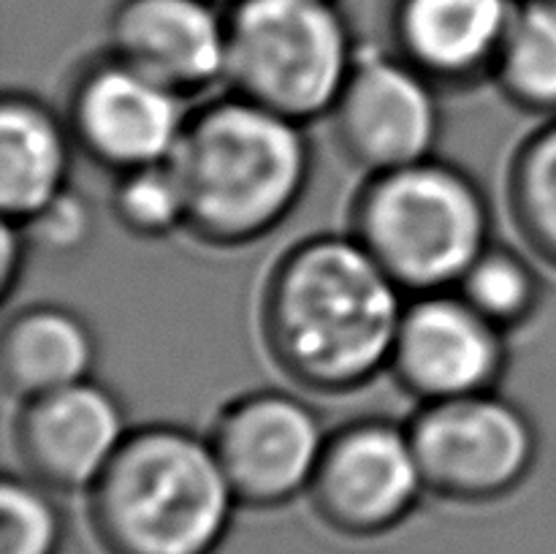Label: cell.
Segmentation results:
<instances>
[{
    "label": "cell",
    "instance_id": "8fae6325",
    "mask_svg": "<svg viewBox=\"0 0 556 554\" xmlns=\"http://www.w3.org/2000/svg\"><path fill=\"white\" fill-rule=\"evenodd\" d=\"M505 335L456 288L416 293L402 313L389 373L421 405L494 391L508 367Z\"/></svg>",
    "mask_w": 556,
    "mask_h": 554
},
{
    "label": "cell",
    "instance_id": "cb8c5ba5",
    "mask_svg": "<svg viewBox=\"0 0 556 554\" xmlns=\"http://www.w3.org/2000/svg\"><path fill=\"white\" fill-rule=\"evenodd\" d=\"M217 3H220V0H217Z\"/></svg>",
    "mask_w": 556,
    "mask_h": 554
},
{
    "label": "cell",
    "instance_id": "9c48e42d",
    "mask_svg": "<svg viewBox=\"0 0 556 554\" xmlns=\"http://www.w3.org/2000/svg\"><path fill=\"white\" fill-rule=\"evenodd\" d=\"M329 119L340 150L367 174L432 158L443 134L438 85L394 49L358 52Z\"/></svg>",
    "mask_w": 556,
    "mask_h": 554
},
{
    "label": "cell",
    "instance_id": "2e32d148",
    "mask_svg": "<svg viewBox=\"0 0 556 554\" xmlns=\"http://www.w3.org/2000/svg\"><path fill=\"white\" fill-rule=\"evenodd\" d=\"M98 335L65 304H27L0 335V378L16 402L96 378Z\"/></svg>",
    "mask_w": 556,
    "mask_h": 554
},
{
    "label": "cell",
    "instance_id": "9a60e30c",
    "mask_svg": "<svg viewBox=\"0 0 556 554\" xmlns=\"http://www.w3.org/2000/svg\"><path fill=\"white\" fill-rule=\"evenodd\" d=\"M76 139L41 98L9 90L0 101V212L27 223L71 188Z\"/></svg>",
    "mask_w": 556,
    "mask_h": 554
},
{
    "label": "cell",
    "instance_id": "4fadbf2b",
    "mask_svg": "<svg viewBox=\"0 0 556 554\" xmlns=\"http://www.w3.org/2000/svg\"><path fill=\"white\" fill-rule=\"evenodd\" d=\"M109 52L185 98L226 81L228 11L217 0H119Z\"/></svg>",
    "mask_w": 556,
    "mask_h": 554
},
{
    "label": "cell",
    "instance_id": "7a4b0ae2",
    "mask_svg": "<svg viewBox=\"0 0 556 554\" xmlns=\"http://www.w3.org/2000/svg\"><path fill=\"white\" fill-rule=\"evenodd\" d=\"M168 161L185 190V231L223 250L269 237L313 177L304 125L233 90L190 112Z\"/></svg>",
    "mask_w": 556,
    "mask_h": 554
},
{
    "label": "cell",
    "instance_id": "ac0fdd59",
    "mask_svg": "<svg viewBox=\"0 0 556 554\" xmlns=\"http://www.w3.org/2000/svg\"><path fill=\"white\" fill-rule=\"evenodd\" d=\"M508 210L527 248L556 269V117L516 150L508 168Z\"/></svg>",
    "mask_w": 556,
    "mask_h": 554
},
{
    "label": "cell",
    "instance_id": "ffe728a7",
    "mask_svg": "<svg viewBox=\"0 0 556 554\" xmlns=\"http://www.w3.org/2000/svg\"><path fill=\"white\" fill-rule=\"evenodd\" d=\"M109 210L125 231L141 239H163L188 228L185 190L172 161L119 172Z\"/></svg>",
    "mask_w": 556,
    "mask_h": 554
},
{
    "label": "cell",
    "instance_id": "ba28073f",
    "mask_svg": "<svg viewBox=\"0 0 556 554\" xmlns=\"http://www.w3.org/2000/svg\"><path fill=\"white\" fill-rule=\"evenodd\" d=\"M329 432L304 396L258 389L217 413L210 443L239 505L277 508L309 492Z\"/></svg>",
    "mask_w": 556,
    "mask_h": 554
},
{
    "label": "cell",
    "instance_id": "7402d4cb",
    "mask_svg": "<svg viewBox=\"0 0 556 554\" xmlns=\"http://www.w3.org/2000/svg\"><path fill=\"white\" fill-rule=\"evenodd\" d=\"M20 226L25 228L30 244H41L54 255H71L90 244L92 234H96V210L71 185L58 199L49 201L38 215Z\"/></svg>",
    "mask_w": 556,
    "mask_h": 554
},
{
    "label": "cell",
    "instance_id": "5bb4252c",
    "mask_svg": "<svg viewBox=\"0 0 556 554\" xmlns=\"http://www.w3.org/2000/svg\"><path fill=\"white\" fill-rule=\"evenodd\" d=\"M519 0H394V52L434 85H472L494 74Z\"/></svg>",
    "mask_w": 556,
    "mask_h": 554
},
{
    "label": "cell",
    "instance_id": "e0dca14e",
    "mask_svg": "<svg viewBox=\"0 0 556 554\" xmlns=\"http://www.w3.org/2000/svg\"><path fill=\"white\" fill-rule=\"evenodd\" d=\"M492 76L510 103L556 117V0H519Z\"/></svg>",
    "mask_w": 556,
    "mask_h": 554
},
{
    "label": "cell",
    "instance_id": "30bf717a",
    "mask_svg": "<svg viewBox=\"0 0 556 554\" xmlns=\"http://www.w3.org/2000/svg\"><path fill=\"white\" fill-rule=\"evenodd\" d=\"M190 98L106 52L71 85L68 112L76 147L109 172L168 161L185 134Z\"/></svg>",
    "mask_w": 556,
    "mask_h": 554
},
{
    "label": "cell",
    "instance_id": "7c38bea8",
    "mask_svg": "<svg viewBox=\"0 0 556 554\" xmlns=\"http://www.w3.org/2000/svg\"><path fill=\"white\" fill-rule=\"evenodd\" d=\"M117 391L96 378L20 402L14 445L25 473L54 492H90L130 435Z\"/></svg>",
    "mask_w": 556,
    "mask_h": 554
},
{
    "label": "cell",
    "instance_id": "8992f818",
    "mask_svg": "<svg viewBox=\"0 0 556 554\" xmlns=\"http://www.w3.org/2000/svg\"><path fill=\"white\" fill-rule=\"evenodd\" d=\"M427 492L492 503L530 478L541 454L535 421L494 391L424 402L407 421Z\"/></svg>",
    "mask_w": 556,
    "mask_h": 554
},
{
    "label": "cell",
    "instance_id": "44dd1931",
    "mask_svg": "<svg viewBox=\"0 0 556 554\" xmlns=\"http://www.w3.org/2000/svg\"><path fill=\"white\" fill-rule=\"evenodd\" d=\"M52 492L27 473L0 481V554H58L63 514Z\"/></svg>",
    "mask_w": 556,
    "mask_h": 554
},
{
    "label": "cell",
    "instance_id": "d6986e66",
    "mask_svg": "<svg viewBox=\"0 0 556 554\" xmlns=\"http://www.w3.org/2000/svg\"><path fill=\"white\" fill-rule=\"evenodd\" d=\"M456 291L503 331L525 326L543 302V280L532 261L497 242L472 261Z\"/></svg>",
    "mask_w": 556,
    "mask_h": 554
},
{
    "label": "cell",
    "instance_id": "5b68a950",
    "mask_svg": "<svg viewBox=\"0 0 556 554\" xmlns=\"http://www.w3.org/2000/svg\"><path fill=\"white\" fill-rule=\"evenodd\" d=\"M337 0H231L226 85L307 125L329 117L358 60Z\"/></svg>",
    "mask_w": 556,
    "mask_h": 554
},
{
    "label": "cell",
    "instance_id": "603a6c76",
    "mask_svg": "<svg viewBox=\"0 0 556 554\" xmlns=\"http://www.w3.org/2000/svg\"><path fill=\"white\" fill-rule=\"evenodd\" d=\"M30 248L33 244L27 239L25 228L20 223L3 221V231H0V293L5 299L14 293L16 282L22 280Z\"/></svg>",
    "mask_w": 556,
    "mask_h": 554
},
{
    "label": "cell",
    "instance_id": "6da1fadb",
    "mask_svg": "<svg viewBox=\"0 0 556 554\" xmlns=\"http://www.w3.org/2000/svg\"><path fill=\"white\" fill-rule=\"evenodd\" d=\"M405 304V291L353 234H318L271 266L261 335L296 386L351 394L389 373Z\"/></svg>",
    "mask_w": 556,
    "mask_h": 554
},
{
    "label": "cell",
    "instance_id": "52a82bcc",
    "mask_svg": "<svg viewBox=\"0 0 556 554\" xmlns=\"http://www.w3.org/2000/svg\"><path fill=\"white\" fill-rule=\"evenodd\" d=\"M424 492L407 424L364 416L331 429L307 494L331 530L369 538L400 527Z\"/></svg>",
    "mask_w": 556,
    "mask_h": 554
},
{
    "label": "cell",
    "instance_id": "277c9868",
    "mask_svg": "<svg viewBox=\"0 0 556 554\" xmlns=\"http://www.w3.org/2000/svg\"><path fill=\"white\" fill-rule=\"evenodd\" d=\"M351 234L405 293L445 291L492 244V204L465 168L432 155L369 174Z\"/></svg>",
    "mask_w": 556,
    "mask_h": 554
},
{
    "label": "cell",
    "instance_id": "3957f363",
    "mask_svg": "<svg viewBox=\"0 0 556 554\" xmlns=\"http://www.w3.org/2000/svg\"><path fill=\"white\" fill-rule=\"evenodd\" d=\"M109 554H212L239 500L210 435L179 424L134 427L87 492Z\"/></svg>",
    "mask_w": 556,
    "mask_h": 554
}]
</instances>
